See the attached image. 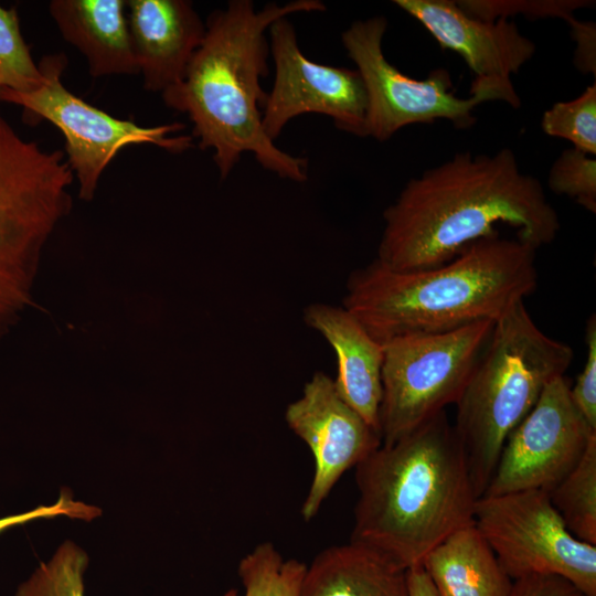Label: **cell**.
Instances as JSON below:
<instances>
[{
  "mask_svg": "<svg viewBox=\"0 0 596 596\" xmlns=\"http://www.w3.org/2000/svg\"><path fill=\"white\" fill-rule=\"evenodd\" d=\"M375 259L395 270L434 268L498 225L539 248L552 243L560 219L541 182L521 171L513 151L458 152L411 179L383 212Z\"/></svg>",
  "mask_w": 596,
  "mask_h": 596,
  "instance_id": "6da1fadb",
  "label": "cell"
},
{
  "mask_svg": "<svg viewBox=\"0 0 596 596\" xmlns=\"http://www.w3.org/2000/svg\"><path fill=\"white\" fill-rule=\"evenodd\" d=\"M324 10L319 0L270 2L259 10L251 0L230 1L209 15L183 79L161 94L167 107L188 115L199 147L213 150L222 180L244 152L283 179L307 180V160L279 149L262 126L267 93L260 79L268 74L269 54L265 33L281 18Z\"/></svg>",
  "mask_w": 596,
  "mask_h": 596,
  "instance_id": "7a4b0ae2",
  "label": "cell"
},
{
  "mask_svg": "<svg viewBox=\"0 0 596 596\" xmlns=\"http://www.w3.org/2000/svg\"><path fill=\"white\" fill-rule=\"evenodd\" d=\"M358 499L350 541L405 568L454 532L473 524L478 499L465 454L446 412L355 467Z\"/></svg>",
  "mask_w": 596,
  "mask_h": 596,
  "instance_id": "3957f363",
  "label": "cell"
},
{
  "mask_svg": "<svg viewBox=\"0 0 596 596\" xmlns=\"http://www.w3.org/2000/svg\"><path fill=\"white\" fill-rule=\"evenodd\" d=\"M536 251L518 237L496 235L434 268L395 270L374 258L351 272L342 306L381 344L496 321L536 289Z\"/></svg>",
  "mask_w": 596,
  "mask_h": 596,
  "instance_id": "277c9868",
  "label": "cell"
},
{
  "mask_svg": "<svg viewBox=\"0 0 596 596\" xmlns=\"http://www.w3.org/2000/svg\"><path fill=\"white\" fill-rule=\"evenodd\" d=\"M572 347L544 333L524 300L499 317L456 405V436L477 497L497 467L510 433L552 380L564 376Z\"/></svg>",
  "mask_w": 596,
  "mask_h": 596,
  "instance_id": "5b68a950",
  "label": "cell"
},
{
  "mask_svg": "<svg viewBox=\"0 0 596 596\" xmlns=\"http://www.w3.org/2000/svg\"><path fill=\"white\" fill-rule=\"evenodd\" d=\"M61 150L22 139L0 117V334L30 301L42 251L71 207Z\"/></svg>",
  "mask_w": 596,
  "mask_h": 596,
  "instance_id": "8992f818",
  "label": "cell"
},
{
  "mask_svg": "<svg viewBox=\"0 0 596 596\" xmlns=\"http://www.w3.org/2000/svg\"><path fill=\"white\" fill-rule=\"evenodd\" d=\"M387 20L376 15L354 21L341 35L350 60L355 64L368 96L366 134L379 141L390 139L412 124L438 119L458 129L476 123L475 109L489 100H501L518 108L521 99L511 81L475 77L469 97H458L445 68L415 79L391 64L383 53Z\"/></svg>",
  "mask_w": 596,
  "mask_h": 596,
  "instance_id": "52a82bcc",
  "label": "cell"
},
{
  "mask_svg": "<svg viewBox=\"0 0 596 596\" xmlns=\"http://www.w3.org/2000/svg\"><path fill=\"white\" fill-rule=\"evenodd\" d=\"M494 321L453 331L405 334L383 343L382 445L409 434L459 400Z\"/></svg>",
  "mask_w": 596,
  "mask_h": 596,
  "instance_id": "ba28073f",
  "label": "cell"
},
{
  "mask_svg": "<svg viewBox=\"0 0 596 596\" xmlns=\"http://www.w3.org/2000/svg\"><path fill=\"white\" fill-rule=\"evenodd\" d=\"M41 85L30 92L0 88V99L21 106L33 118L57 127L65 138L66 161L79 185V198L92 200L98 181L114 157L129 145L151 143L172 153L193 146L191 136H173L179 123L142 127L113 117L70 92L62 83L63 54L45 56L39 64Z\"/></svg>",
  "mask_w": 596,
  "mask_h": 596,
  "instance_id": "9c48e42d",
  "label": "cell"
},
{
  "mask_svg": "<svg viewBox=\"0 0 596 596\" xmlns=\"http://www.w3.org/2000/svg\"><path fill=\"white\" fill-rule=\"evenodd\" d=\"M473 524L514 581L557 575L596 596V545L577 540L542 490H522L476 500Z\"/></svg>",
  "mask_w": 596,
  "mask_h": 596,
  "instance_id": "30bf717a",
  "label": "cell"
},
{
  "mask_svg": "<svg viewBox=\"0 0 596 596\" xmlns=\"http://www.w3.org/2000/svg\"><path fill=\"white\" fill-rule=\"evenodd\" d=\"M275 79L262 109V126L275 141L285 126L302 114H320L356 137H368V96L356 70L320 64L300 50L287 18L268 29Z\"/></svg>",
  "mask_w": 596,
  "mask_h": 596,
  "instance_id": "8fae6325",
  "label": "cell"
},
{
  "mask_svg": "<svg viewBox=\"0 0 596 596\" xmlns=\"http://www.w3.org/2000/svg\"><path fill=\"white\" fill-rule=\"evenodd\" d=\"M567 377L546 384L507 438L482 496L522 490L550 493L578 464L596 436L573 404Z\"/></svg>",
  "mask_w": 596,
  "mask_h": 596,
  "instance_id": "7c38bea8",
  "label": "cell"
},
{
  "mask_svg": "<svg viewBox=\"0 0 596 596\" xmlns=\"http://www.w3.org/2000/svg\"><path fill=\"white\" fill-rule=\"evenodd\" d=\"M285 421L310 449L315 471L301 505L305 521L312 520L342 477L382 445L381 434L338 393L333 377L318 371L301 395L289 403Z\"/></svg>",
  "mask_w": 596,
  "mask_h": 596,
  "instance_id": "4fadbf2b",
  "label": "cell"
},
{
  "mask_svg": "<svg viewBox=\"0 0 596 596\" xmlns=\"http://www.w3.org/2000/svg\"><path fill=\"white\" fill-rule=\"evenodd\" d=\"M416 19L440 47L458 53L475 77L511 81L529 62L535 44L509 19L473 18L453 0H395Z\"/></svg>",
  "mask_w": 596,
  "mask_h": 596,
  "instance_id": "5bb4252c",
  "label": "cell"
},
{
  "mask_svg": "<svg viewBox=\"0 0 596 596\" xmlns=\"http://www.w3.org/2000/svg\"><path fill=\"white\" fill-rule=\"evenodd\" d=\"M126 15L143 87L162 94L183 79L205 22L187 0H126Z\"/></svg>",
  "mask_w": 596,
  "mask_h": 596,
  "instance_id": "9a60e30c",
  "label": "cell"
},
{
  "mask_svg": "<svg viewBox=\"0 0 596 596\" xmlns=\"http://www.w3.org/2000/svg\"><path fill=\"white\" fill-rule=\"evenodd\" d=\"M302 318L336 353L337 376L333 380L339 395L380 433L383 344L375 341L343 306L310 304L305 307Z\"/></svg>",
  "mask_w": 596,
  "mask_h": 596,
  "instance_id": "2e32d148",
  "label": "cell"
},
{
  "mask_svg": "<svg viewBox=\"0 0 596 596\" xmlns=\"http://www.w3.org/2000/svg\"><path fill=\"white\" fill-rule=\"evenodd\" d=\"M61 34L86 58L92 76L136 75L125 0H52Z\"/></svg>",
  "mask_w": 596,
  "mask_h": 596,
  "instance_id": "e0dca14e",
  "label": "cell"
},
{
  "mask_svg": "<svg viewBox=\"0 0 596 596\" xmlns=\"http://www.w3.org/2000/svg\"><path fill=\"white\" fill-rule=\"evenodd\" d=\"M298 596H409L407 568L360 543L331 545L306 565Z\"/></svg>",
  "mask_w": 596,
  "mask_h": 596,
  "instance_id": "ac0fdd59",
  "label": "cell"
},
{
  "mask_svg": "<svg viewBox=\"0 0 596 596\" xmlns=\"http://www.w3.org/2000/svg\"><path fill=\"white\" fill-rule=\"evenodd\" d=\"M440 596H510L513 579L475 524L433 549L422 564Z\"/></svg>",
  "mask_w": 596,
  "mask_h": 596,
  "instance_id": "d6986e66",
  "label": "cell"
},
{
  "mask_svg": "<svg viewBox=\"0 0 596 596\" xmlns=\"http://www.w3.org/2000/svg\"><path fill=\"white\" fill-rule=\"evenodd\" d=\"M567 530L596 545V436L574 469L549 493Z\"/></svg>",
  "mask_w": 596,
  "mask_h": 596,
  "instance_id": "ffe728a7",
  "label": "cell"
},
{
  "mask_svg": "<svg viewBox=\"0 0 596 596\" xmlns=\"http://www.w3.org/2000/svg\"><path fill=\"white\" fill-rule=\"evenodd\" d=\"M305 570V563L286 560L272 542H263L241 558L237 575L244 596H298Z\"/></svg>",
  "mask_w": 596,
  "mask_h": 596,
  "instance_id": "44dd1931",
  "label": "cell"
},
{
  "mask_svg": "<svg viewBox=\"0 0 596 596\" xmlns=\"http://www.w3.org/2000/svg\"><path fill=\"white\" fill-rule=\"evenodd\" d=\"M85 552L72 542L62 544L52 558L40 564L18 587L14 596H84ZM222 596H240L228 589Z\"/></svg>",
  "mask_w": 596,
  "mask_h": 596,
  "instance_id": "7402d4cb",
  "label": "cell"
},
{
  "mask_svg": "<svg viewBox=\"0 0 596 596\" xmlns=\"http://www.w3.org/2000/svg\"><path fill=\"white\" fill-rule=\"evenodd\" d=\"M541 126L546 135L568 140L573 148L595 157L596 83L576 98L557 102L545 110Z\"/></svg>",
  "mask_w": 596,
  "mask_h": 596,
  "instance_id": "603a6c76",
  "label": "cell"
},
{
  "mask_svg": "<svg viewBox=\"0 0 596 596\" xmlns=\"http://www.w3.org/2000/svg\"><path fill=\"white\" fill-rule=\"evenodd\" d=\"M43 81L21 34L15 9L0 6V88L30 92Z\"/></svg>",
  "mask_w": 596,
  "mask_h": 596,
  "instance_id": "cb8c5ba5",
  "label": "cell"
},
{
  "mask_svg": "<svg viewBox=\"0 0 596 596\" xmlns=\"http://www.w3.org/2000/svg\"><path fill=\"white\" fill-rule=\"evenodd\" d=\"M547 183L552 192L567 195L583 209L596 212V160L575 148L564 150L552 164Z\"/></svg>",
  "mask_w": 596,
  "mask_h": 596,
  "instance_id": "d4e9b609",
  "label": "cell"
},
{
  "mask_svg": "<svg viewBox=\"0 0 596 596\" xmlns=\"http://www.w3.org/2000/svg\"><path fill=\"white\" fill-rule=\"evenodd\" d=\"M467 14L487 21L522 14L531 19L560 18L567 22L578 9L590 8V0H460L456 1Z\"/></svg>",
  "mask_w": 596,
  "mask_h": 596,
  "instance_id": "484cf974",
  "label": "cell"
},
{
  "mask_svg": "<svg viewBox=\"0 0 596 596\" xmlns=\"http://www.w3.org/2000/svg\"><path fill=\"white\" fill-rule=\"evenodd\" d=\"M586 361L576 381L570 386V396L587 424L596 430V316L585 324Z\"/></svg>",
  "mask_w": 596,
  "mask_h": 596,
  "instance_id": "4316f807",
  "label": "cell"
},
{
  "mask_svg": "<svg viewBox=\"0 0 596 596\" xmlns=\"http://www.w3.org/2000/svg\"><path fill=\"white\" fill-rule=\"evenodd\" d=\"M99 514L100 510L98 508L75 501L73 500L71 493L63 492L61 493L58 500L52 505H42L24 513L1 518L0 533L14 525H20L40 518L65 515L72 519L89 521Z\"/></svg>",
  "mask_w": 596,
  "mask_h": 596,
  "instance_id": "83f0119b",
  "label": "cell"
},
{
  "mask_svg": "<svg viewBox=\"0 0 596 596\" xmlns=\"http://www.w3.org/2000/svg\"><path fill=\"white\" fill-rule=\"evenodd\" d=\"M510 596H588L557 575H529L513 581Z\"/></svg>",
  "mask_w": 596,
  "mask_h": 596,
  "instance_id": "f1b7e54d",
  "label": "cell"
},
{
  "mask_svg": "<svg viewBox=\"0 0 596 596\" xmlns=\"http://www.w3.org/2000/svg\"><path fill=\"white\" fill-rule=\"evenodd\" d=\"M571 33L576 42L574 52L575 66L585 74H596V28L590 21L570 20Z\"/></svg>",
  "mask_w": 596,
  "mask_h": 596,
  "instance_id": "f546056e",
  "label": "cell"
},
{
  "mask_svg": "<svg viewBox=\"0 0 596 596\" xmlns=\"http://www.w3.org/2000/svg\"><path fill=\"white\" fill-rule=\"evenodd\" d=\"M409 596H440L422 565L407 570Z\"/></svg>",
  "mask_w": 596,
  "mask_h": 596,
  "instance_id": "4dcf8cb0",
  "label": "cell"
}]
</instances>
